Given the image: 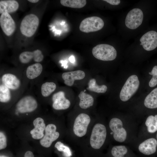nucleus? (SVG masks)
Returning a JSON list of instances; mask_svg holds the SVG:
<instances>
[{
	"label": "nucleus",
	"mask_w": 157,
	"mask_h": 157,
	"mask_svg": "<svg viewBox=\"0 0 157 157\" xmlns=\"http://www.w3.org/2000/svg\"><path fill=\"white\" fill-rule=\"evenodd\" d=\"M107 134L106 126L95 120L88 135L79 145L81 154L83 157H102L100 150Z\"/></svg>",
	"instance_id": "obj_1"
},
{
	"label": "nucleus",
	"mask_w": 157,
	"mask_h": 157,
	"mask_svg": "<svg viewBox=\"0 0 157 157\" xmlns=\"http://www.w3.org/2000/svg\"><path fill=\"white\" fill-rule=\"evenodd\" d=\"M94 120L84 113L79 114L71 120V140L79 145L88 135Z\"/></svg>",
	"instance_id": "obj_2"
},
{
	"label": "nucleus",
	"mask_w": 157,
	"mask_h": 157,
	"mask_svg": "<svg viewBox=\"0 0 157 157\" xmlns=\"http://www.w3.org/2000/svg\"><path fill=\"white\" fill-rule=\"evenodd\" d=\"M93 56L98 59L105 61H112L116 57L117 51L112 46L107 44H98L92 50Z\"/></svg>",
	"instance_id": "obj_3"
},
{
	"label": "nucleus",
	"mask_w": 157,
	"mask_h": 157,
	"mask_svg": "<svg viewBox=\"0 0 157 157\" xmlns=\"http://www.w3.org/2000/svg\"><path fill=\"white\" fill-rule=\"evenodd\" d=\"M139 85V81L136 75L130 76L120 91L119 96L121 100L123 101L128 100L136 92Z\"/></svg>",
	"instance_id": "obj_4"
},
{
	"label": "nucleus",
	"mask_w": 157,
	"mask_h": 157,
	"mask_svg": "<svg viewBox=\"0 0 157 157\" xmlns=\"http://www.w3.org/2000/svg\"><path fill=\"white\" fill-rule=\"evenodd\" d=\"M39 19L33 14L26 16L22 20L20 26L22 33L27 37L32 36L35 32L39 25Z\"/></svg>",
	"instance_id": "obj_5"
},
{
	"label": "nucleus",
	"mask_w": 157,
	"mask_h": 157,
	"mask_svg": "<svg viewBox=\"0 0 157 157\" xmlns=\"http://www.w3.org/2000/svg\"><path fill=\"white\" fill-rule=\"evenodd\" d=\"M104 25V22L100 17H91L86 18L82 21L79 29L83 32L88 33L98 31L101 29Z\"/></svg>",
	"instance_id": "obj_6"
},
{
	"label": "nucleus",
	"mask_w": 157,
	"mask_h": 157,
	"mask_svg": "<svg viewBox=\"0 0 157 157\" xmlns=\"http://www.w3.org/2000/svg\"><path fill=\"white\" fill-rule=\"evenodd\" d=\"M122 121L117 118L111 119L109 122V128L112 132L114 139L117 141L122 142L126 139L127 133L125 129L122 127Z\"/></svg>",
	"instance_id": "obj_7"
},
{
	"label": "nucleus",
	"mask_w": 157,
	"mask_h": 157,
	"mask_svg": "<svg viewBox=\"0 0 157 157\" xmlns=\"http://www.w3.org/2000/svg\"><path fill=\"white\" fill-rule=\"evenodd\" d=\"M143 18L142 10L138 8H134L131 10L127 14L125 19L126 26L131 29L138 28L142 24Z\"/></svg>",
	"instance_id": "obj_8"
},
{
	"label": "nucleus",
	"mask_w": 157,
	"mask_h": 157,
	"mask_svg": "<svg viewBox=\"0 0 157 157\" xmlns=\"http://www.w3.org/2000/svg\"><path fill=\"white\" fill-rule=\"evenodd\" d=\"M57 130V126L55 124H48L46 127L45 134L40 141L41 145L46 148L50 147L52 143L60 136V133Z\"/></svg>",
	"instance_id": "obj_9"
},
{
	"label": "nucleus",
	"mask_w": 157,
	"mask_h": 157,
	"mask_svg": "<svg viewBox=\"0 0 157 157\" xmlns=\"http://www.w3.org/2000/svg\"><path fill=\"white\" fill-rule=\"evenodd\" d=\"M37 106L36 100L33 97L30 95L22 97L16 104L17 109L21 113L32 112L37 108Z\"/></svg>",
	"instance_id": "obj_10"
},
{
	"label": "nucleus",
	"mask_w": 157,
	"mask_h": 157,
	"mask_svg": "<svg viewBox=\"0 0 157 157\" xmlns=\"http://www.w3.org/2000/svg\"><path fill=\"white\" fill-rule=\"evenodd\" d=\"M140 41L146 50L154 49L157 47V32L153 31H148L142 36Z\"/></svg>",
	"instance_id": "obj_11"
},
{
	"label": "nucleus",
	"mask_w": 157,
	"mask_h": 157,
	"mask_svg": "<svg viewBox=\"0 0 157 157\" xmlns=\"http://www.w3.org/2000/svg\"><path fill=\"white\" fill-rule=\"evenodd\" d=\"M0 24L2 31L7 36L11 35L15 30V22L8 13H4L1 14L0 17Z\"/></svg>",
	"instance_id": "obj_12"
},
{
	"label": "nucleus",
	"mask_w": 157,
	"mask_h": 157,
	"mask_svg": "<svg viewBox=\"0 0 157 157\" xmlns=\"http://www.w3.org/2000/svg\"><path fill=\"white\" fill-rule=\"evenodd\" d=\"M52 99V106L55 110H65L68 108L70 106V101L65 97V93L63 91L54 94Z\"/></svg>",
	"instance_id": "obj_13"
},
{
	"label": "nucleus",
	"mask_w": 157,
	"mask_h": 157,
	"mask_svg": "<svg viewBox=\"0 0 157 157\" xmlns=\"http://www.w3.org/2000/svg\"><path fill=\"white\" fill-rule=\"evenodd\" d=\"M44 57L41 51L37 49L33 51H25L22 52L19 55V59L21 63L26 64L32 60L38 63L42 61Z\"/></svg>",
	"instance_id": "obj_14"
},
{
	"label": "nucleus",
	"mask_w": 157,
	"mask_h": 157,
	"mask_svg": "<svg viewBox=\"0 0 157 157\" xmlns=\"http://www.w3.org/2000/svg\"><path fill=\"white\" fill-rule=\"evenodd\" d=\"M157 146V140L154 138H150L141 143L139 146L138 150L144 155H150L156 152Z\"/></svg>",
	"instance_id": "obj_15"
},
{
	"label": "nucleus",
	"mask_w": 157,
	"mask_h": 157,
	"mask_svg": "<svg viewBox=\"0 0 157 157\" xmlns=\"http://www.w3.org/2000/svg\"><path fill=\"white\" fill-rule=\"evenodd\" d=\"M85 76L83 71L78 70L63 73L62 77L64 80V83L67 85L71 86L74 84L75 80L82 79Z\"/></svg>",
	"instance_id": "obj_16"
},
{
	"label": "nucleus",
	"mask_w": 157,
	"mask_h": 157,
	"mask_svg": "<svg viewBox=\"0 0 157 157\" xmlns=\"http://www.w3.org/2000/svg\"><path fill=\"white\" fill-rule=\"evenodd\" d=\"M1 82L2 84L12 90L18 89L21 85L20 80L17 76L10 73L4 74L1 77Z\"/></svg>",
	"instance_id": "obj_17"
},
{
	"label": "nucleus",
	"mask_w": 157,
	"mask_h": 157,
	"mask_svg": "<svg viewBox=\"0 0 157 157\" xmlns=\"http://www.w3.org/2000/svg\"><path fill=\"white\" fill-rule=\"evenodd\" d=\"M34 128L30 132L32 137L35 139L42 138L44 136V131L46 128L43 119L40 117L36 118L33 121Z\"/></svg>",
	"instance_id": "obj_18"
},
{
	"label": "nucleus",
	"mask_w": 157,
	"mask_h": 157,
	"mask_svg": "<svg viewBox=\"0 0 157 157\" xmlns=\"http://www.w3.org/2000/svg\"><path fill=\"white\" fill-rule=\"evenodd\" d=\"M19 4L16 1L14 0H1L0 1V13H11L16 11Z\"/></svg>",
	"instance_id": "obj_19"
},
{
	"label": "nucleus",
	"mask_w": 157,
	"mask_h": 157,
	"mask_svg": "<svg viewBox=\"0 0 157 157\" xmlns=\"http://www.w3.org/2000/svg\"><path fill=\"white\" fill-rule=\"evenodd\" d=\"M78 97L80 99L78 105L81 108L86 109L93 106L94 99L91 95L81 91Z\"/></svg>",
	"instance_id": "obj_20"
},
{
	"label": "nucleus",
	"mask_w": 157,
	"mask_h": 157,
	"mask_svg": "<svg viewBox=\"0 0 157 157\" xmlns=\"http://www.w3.org/2000/svg\"><path fill=\"white\" fill-rule=\"evenodd\" d=\"M43 70L42 65L39 63H36L29 66L27 68L26 75L30 79H35L39 76Z\"/></svg>",
	"instance_id": "obj_21"
},
{
	"label": "nucleus",
	"mask_w": 157,
	"mask_h": 157,
	"mask_svg": "<svg viewBox=\"0 0 157 157\" xmlns=\"http://www.w3.org/2000/svg\"><path fill=\"white\" fill-rule=\"evenodd\" d=\"M144 104L149 108H157V88L153 90L146 97Z\"/></svg>",
	"instance_id": "obj_22"
},
{
	"label": "nucleus",
	"mask_w": 157,
	"mask_h": 157,
	"mask_svg": "<svg viewBox=\"0 0 157 157\" xmlns=\"http://www.w3.org/2000/svg\"><path fill=\"white\" fill-rule=\"evenodd\" d=\"M54 146L58 151L62 152V155L63 157H76L71 148L68 146L65 145L60 141L57 142Z\"/></svg>",
	"instance_id": "obj_23"
},
{
	"label": "nucleus",
	"mask_w": 157,
	"mask_h": 157,
	"mask_svg": "<svg viewBox=\"0 0 157 157\" xmlns=\"http://www.w3.org/2000/svg\"><path fill=\"white\" fill-rule=\"evenodd\" d=\"M88 87L87 88L88 90L97 93H104L107 89V87L105 85H98L94 78L90 79L88 82Z\"/></svg>",
	"instance_id": "obj_24"
},
{
	"label": "nucleus",
	"mask_w": 157,
	"mask_h": 157,
	"mask_svg": "<svg viewBox=\"0 0 157 157\" xmlns=\"http://www.w3.org/2000/svg\"><path fill=\"white\" fill-rule=\"evenodd\" d=\"M60 3L62 5L73 8H81L86 3L85 0H61Z\"/></svg>",
	"instance_id": "obj_25"
},
{
	"label": "nucleus",
	"mask_w": 157,
	"mask_h": 157,
	"mask_svg": "<svg viewBox=\"0 0 157 157\" xmlns=\"http://www.w3.org/2000/svg\"><path fill=\"white\" fill-rule=\"evenodd\" d=\"M56 84L53 82H46L43 83L41 88V93L43 96H49L55 90Z\"/></svg>",
	"instance_id": "obj_26"
},
{
	"label": "nucleus",
	"mask_w": 157,
	"mask_h": 157,
	"mask_svg": "<svg viewBox=\"0 0 157 157\" xmlns=\"http://www.w3.org/2000/svg\"><path fill=\"white\" fill-rule=\"evenodd\" d=\"M128 151L127 148L124 146H114L110 150V156L111 157H125Z\"/></svg>",
	"instance_id": "obj_27"
},
{
	"label": "nucleus",
	"mask_w": 157,
	"mask_h": 157,
	"mask_svg": "<svg viewBox=\"0 0 157 157\" xmlns=\"http://www.w3.org/2000/svg\"><path fill=\"white\" fill-rule=\"evenodd\" d=\"M145 124L149 133H154L157 131V115L154 116H149L146 120Z\"/></svg>",
	"instance_id": "obj_28"
},
{
	"label": "nucleus",
	"mask_w": 157,
	"mask_h": 157,
	"mask_svg": "<svg viewBox=\"0 0 157 157\" xmlns=\"http://www.w3.org/2000/svg\"><path fill=\"white\" fill-rule=\"evenodd\" d=\"M10 89L4 85H0V101L2 103H6L10 101L11 99Z\"/></svg>",
	"instance_id": "obj_29"
},
{
	"label": "nucleus",
	"mask_w": 157,
	"mask_h": 157,
	"mask_svg": "<svg viewBox=\"0 0 157 157\" xmlns=\"http://www.w3.org/2000/svg\"><path fill=\"white\" fill-rule=\"evenodd\" d=\"M7 146L6 139V136L2 132L0 133V149H5Z\"/></svg>",
	"instance_id": "obj_30"
},
{
	"label": "nucleus",
	"mask_w": 157,
	"mask_h": 157,
	"mask_svg": "<svg viewBox=\"0 0 157 157\" xmlns=\"http://www.w3.org/2000/svg\"><path fill=\"white\" fill-rule=\"evenodd\" d=\"M157 84V78L152 76V78L149 82V85L151 87L155 86Z\"/></svg>",
	"instance_id": "obj_31"
},
{
	"label": "nucleus",
	"mask_w": 157,
	"mask_h": 157,
	"mask_svg": "<svg viewBox=\"0 0 157 157\" xmlns=\"http://www.w3.org/2000/svg\"><path fill=\"white\" fill-rule=\"evenodd\" d=\"M104 1L113 5H117L119 4L120 3L119 0H104Z\"/></svg>",
	"instance_id": "obj_32"
},
{
	"label": "nucleus",
	"mask_w": 157,
	"mask_h": 157,
	"mask_svg": "<svg viewBox=\"0 0 157 157\" xmlns=\"http://www.w3.org/2000/svg\"><path fill=\"white\" fill-rule=\"evenodd\" d=\"M149 74L157 78V66H154L151 71L149 73Z\"/></svg>",
	"instance_id": "obj_33"
},
{
	"label": "nucleus",
	"mask_w": 157,
	"mask_h": 157,
	"mask_svg": "<svg viewBox=\"0 0 157 157\" xmlns=\"http://www.w3.org/2000/svg\"><path fill=\"white\" fill-rule=\"evenodd\" d=\"M24 157H34V156L32 152L28 151L25 153Z\"/></svg>",
	"instance_id": "obj_34"
},
{
	"label": "nucleus",
	"mask_w": 157,
	"mask_h": 157,
	"mask_svg": "<svg viewBox=\"0 0 157 157\" xmlns=\"http://www.w3.org/2000/svg\"><path fill=\"white\" fill-rule=\"evenodd\" d=\"M69 60L72 63H73L75 61L74 57L73 56H70L69 58Z\"/></svg>",
	"instance_id": "obj_35"
},
{
	"label": "nucleus",
	"mask_w": 157,
	"mask_h": 157,
	"mask_svg": "<svg viewBox=\"0 0 157 157\" xmlns=\"http://www.w3.org/2000/svg\"><path fill=\"white\" fill-rule=\"evenodd\" d=\"M28 1L32 3H36L38 2L39 0H28Z\"/></svg>",
	"instance_id": "obj_36"
},
{
	"label": "nucleus",
	"mask_w": 157,
	"mask_h": 157,
	"mask_svg": "<svg viewBox=\"0 0 157 157\" xmlns=\"http://www.w3.org/2000/svg\"><path fill=\"white\" fill-rule=\"evenodd\" d=\"M76 157H83L81 154L80 155L76 156Z\"/></svg>",
	"instance_id": "obj_37"
},
{
	"label": "nucleus",
	"mask_w": 157,
	"mask_h": 157,
	"mask_svg": "<svg viewBox=\"0 0 157 157\" xmlns=\"http://www.w3.org/2000/svg\"><path fill=\"white\" fill-rule=\"evenodd\" d=\"M0 157H8L5 156H0Z\"/></svg>",
	"instance_id": "obj_38"
},
{
	"label": "nucleus",
	"mask_w": 157,
	"mask_h": 157,
	"mask_svg": "<svg viewBox=\"0 0 157 157\" xmlns=\"http://www.w3.org/2000/svg\"></svg>",
	"instance_id": "obj_39"
}]
</instances>
